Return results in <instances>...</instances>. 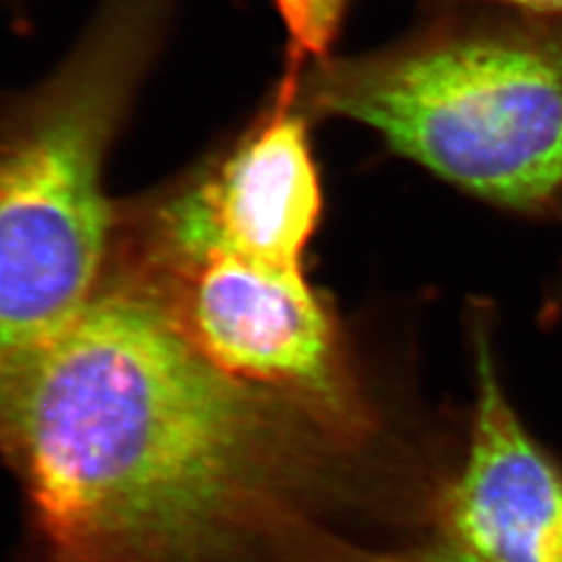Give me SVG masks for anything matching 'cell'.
I'll use <instances>...</instances> for the list:
<instances>
[{
	"label": "cell",
	"mask_w": 562,
	"mask_h": 562,
	"mask_svg": "<svg viewBox=\"0 0 562 562\" xmlns=\"http://www.w3.org/2000/svg\"><path fill=\"white\" fill-rule=\"evenodd\" d=\"M161 2L111 0L0 136V387L106 283V157L150 55Z\"/></svg>",
	"instance_id": "7a4b0ae2"
},
{
	"label": "cell",
	"mask_w": 562,
	"mask_h": 562,
	"mask_svg": "<svg viewBox=\"0 0 562 562\" xmlns=\"http://www.w3.org/2000/svg\"><path fill=\"white\" fill-rule=\"evenodd\" d=\"M533 13H562V0H496Z\"/></svg>",
	"instance_id": "9c48e42d"
},
{
	"label": "cell",
	"mask_w": 562,
	"mask_h": 562,
	"mask_svg": "<svg viewBox=\"0 0 562 562\" xmlns=\"http://www.w3.org/2000/svg\"><path fill=\"white\" fill-rule=\"evenodd\" d=\"M475 406L461 471L443 498L450 543L477 562H562V473L504 394L475 341Z\"/></svg>",
	"instance_id": "8992f818"
},
{
	"label": "cell",
	"mask_w": 562,
	"mask_h": 562,
	"mask_svg": "<svg viewBox=\"0 0 562 562\" xmlns=\"http://www.w3.org/2000/svg\"><path fill=\"white\" fill-rule=\"evenodd\" d=\"M294 80L283 81L273 109L222 162L155 213L136 262L223 255L302 271L323 194Z\"/></svg>",
	"instance_id": "5b68a950"
},
{
	"label": "cell",
	"mask_w": 562,
	"mask_h": 562,
	"mask_svg": "<svg viewBox=\"0 0 562 562\" xmlns=\"http://www.w3.org/2000/svg\"><path fill=\"white\" fill-rule=\"evenodd\" d=\"M123 276L229 378L296 404L352 448L371 434L340 325L304 271L213 255L132 262Z\"/></svg>",
	"instance_id": "277c9868"
},
{
	"label": "cell",
	"mask_w": 562,
	"mask_h": 562,
	"mask_svg": "<svg viewBox=\"0 0 562 562\" xmlns=\"http://www.w3.org/2000/svg\"><path fill=\"white\" fill-rule=\"evenodd\" d=\"M304 94L487 201L538 211L562 199V38L550 32L429 34L325 63Z\"/></svg>",
	"instance_id": "3957f363"
},
{
	"label": "cell",
	"mask_w": 562,
	"mask_h": 562,
	"mask_svg": "<svg viewBox=\"0 0 562 562\" xmlns=\"http://www.w3.org/2000/svg\"><path fill=\"white\" fill-rule=\"evenodd\" d=\"M350 450L121 273L0 387L20 562H301Z\"/></svg>",
	"instance_id": "6da1fadb"
},
{
	"label": "cell",
	"mask_w": 562,
	"mask_h": 562,
	"mask_svg": "<svg viewBox=\"0 0 562 562\" xmlns=\"http://www.w3.org/2000/svg\"><path fill=\"white\" fill-rule=\"evenodd\" d=\"M302 562H477L454 543L415 546L401 550H369L344 542L327 529H315L306 543Z\"/></svg>",
	"instance_id": "ba28073f"
},
{
	"label": "cell",
	"mask_w": 562,
	"mask_h": 562,
	"mask_svg": "<svg viewBox=\"0 0 562 562\" xmlns=\"http://www.w3.org/2000/svg\"><path fill=\"white\" fill-rule=\"evenodd\" d=\"M292 41V57H322L334 41L350 0H276Z\"/></svg>",
	"instance_id": "52a82bcc"
}]
</instances>
